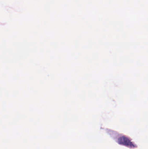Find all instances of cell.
<instances>
[{"instance_id": "6da1fadb", "label": "cell", "mask_w": 148, "mask_h": 149, "mask_svg": "<svg viewBox=\"0 0 148 149\" xmlns=\"http://www.w3.org/2000/svg\"><path fill=\"white\" fill-rule=\"evenodd\" d=\"M109 131H110V130ZM109 134L119 144L125 146L126 147H128L129 148H136V145L129 138L125 135L118 133L116 132H113V131L112 132L110 131Z\"/></svg>"}]
</instances>
